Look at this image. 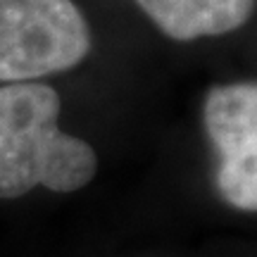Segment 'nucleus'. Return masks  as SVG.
<instances>
[{
  "label": "nucleus",
  "instance_id": "nucleus-1",
  "mask_svg": "<svg viewBox=\"0 0 257 257\" xmlns=\"http://www.w3.org/2000/svg\"><path fill=\"white\" fill-rule=\"evenodd\" d=\"M60 93L48 83L0 86V200L43 186L74 193L91 184L98 155L91 143L60 128Z\"/></svg>",
  "mask_w": 257,
  "mask_h": 257
},
{
  "label": "nucleus",
  "instance_id": "nucleus-2",
  "mask_svg": "<svg viewBox=\"0 0 257 257\" xmlns=\"http://www.w3.org/2000/svg\"><path fill=\"white\" fill-rule=\"evenodd\" d=\"M93 31L74 0H0V83H29L81 64Z\"/></svg>",
  "mask_w": 257,
  "mask_h": 257
},
{
  "label": "nucleus",
  "instance_id": "nucleus-3",
  "mask_svg": "<svg viewBox=\"0 0 257 257\" xmlns=\"http://www.w3.org/2000/svg\"><path fill=\"white\" fill-rule=\"evenodd\" d=\"M205 131L217 150V188L231 207L257 210V83L212 86L205 95Z\"/></svg>",
  "mask_w": 257,
  "mask_h": 257
},
{
  "label": "nucleus",
  "instance_id": "nucleus-4",
  "mask_svg": "<svg viewBox=\"0 0 257 257\" xmlns=\"http://www.w3.org/2000/svg\"><path fill=\"white\" fill-rule=\"evenodd\" d=\"M136 5L167 38L184 43L231 34L255 12V0H136Z\"/></svg>",
  "mask_w": 257,
  "mask_h": 257
}]
</instances>
